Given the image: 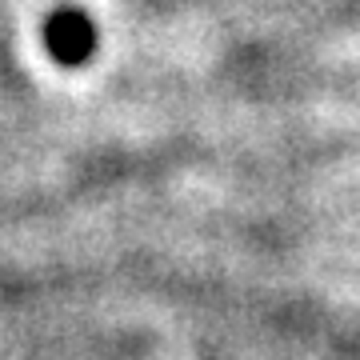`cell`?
Returning <instances> with one entry per match:
<instances>
[{"label": "cell", "mask_w": 360, "mask_h": 360, "mask_svg": "<svg viewBox=\"0 0 360 360\" xmlns=\"http://www.w3.org/2000/svg\"><path fill=\"white\" fill-rule=\"evenodd\" d=\"M44 49L56 65L77 68L84 65L96 49V28H92L89 13L80 8H56V13L44 20Z\"/></svg>", "instance_id": "cell-1"}]
</instances>
